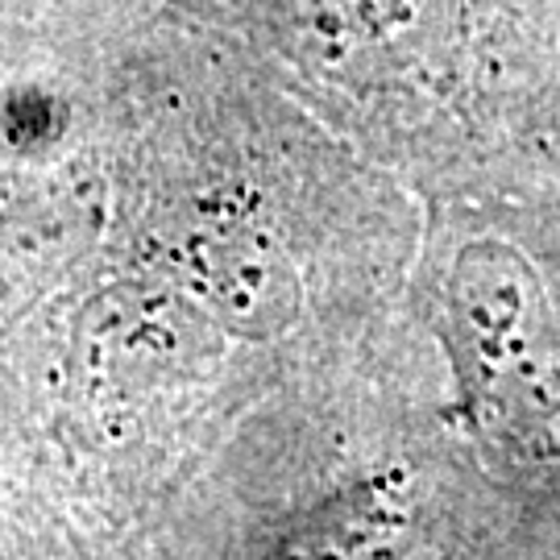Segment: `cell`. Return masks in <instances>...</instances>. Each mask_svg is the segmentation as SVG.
<instances>
[{
    "instance_id": "obj_1",
    "label": "cell",
    "mask_w": 560,
    "mask_h": 560,
    "mask_svg": "<svg viewBox=\"0 0 560 560\" xmlns=\"http://www.w3.org/2000/svg\"><path fill=\"white\" fill-rule=\"evenodd\" d=\"M453 324L469 395L494 420L536 428L552 411V337L527 261L502 245H474L457 261Z\"/></svg>"
}]
</instances>
